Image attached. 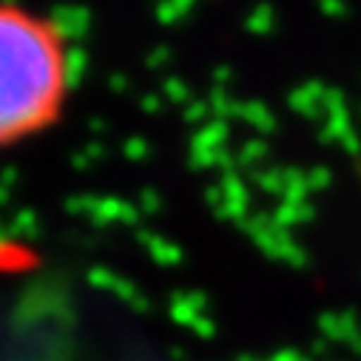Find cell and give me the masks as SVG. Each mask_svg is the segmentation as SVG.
Returning <instances> with one entry per match:
<instances>
[{"instance_id": "1", "label": "cell", "mask_w": 361, "mask_h": 361, "mask_svg": "<svg viewBox=\"0 0 361 361\" xmlns=\"http://www.w3.org/2000/svg\"><path fill=\"white\" fill-rule=\"evenodd\" d=\"M71 88L63 29L15 0H0V148L43 134L60 120Z\"/></svg>"}]
</instances>
